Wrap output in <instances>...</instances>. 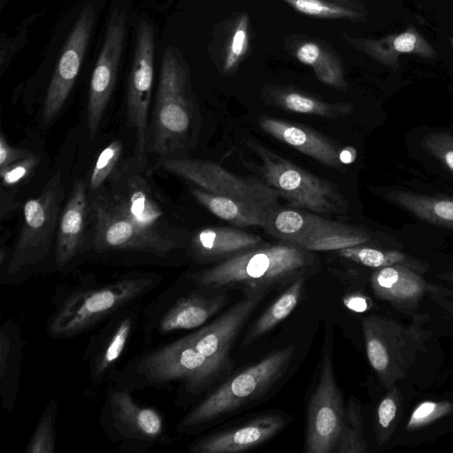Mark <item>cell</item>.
<instances>
[{"label":"cell","mask_w":453,"mask_h":453,"mask_svg":"<svg viewBox=\"0 0 453 453\" xmlns=\"http://www.w3.org/2000/svg\"><path fill=\"white\" fill-rule=\"evenodd\" d=\"M226 294L208 296L193 291L177 298L164 293L145 312L144 333L149 336H166L203 326L227 303Z\"/></svg>","instance_id":"cell-16"},{"label":"cell","mask_w":453,"mask_h":453,"mask_svg":"<svg viewBox=\"0 0 453 453\" xmlns=\"http://www.w3.org/2000/svg\"><path fill=\"white\" fill-rule=\"evenodd\" d=\"M123 151L122 142L116 140L109 143L98 155L89 178V189L98 190L112 173Z\"/></svg>","instance_id":"cell-38"},{"label":"cell","mask_w":453,"mask_h":453,"mask_svg":"<svg viewBox=\"0 0 453 453\" xmlns=\"http://www.w3.org/2000/svg\"><path fill=\"white\" fill-rule=\"evenodd\" d=\"M266 294L245 296L212 322L188 334L193 346L208 357L231 363L233 343Z\"/></svg>","instance_id":"cell-19"},{"label":"cell","mask_w":453,"mask_h":453,"mask_svg":"<svg viewBox=\"0 0 453 453\" xmlns=\"http://www.w3.org/2000/svg\"><path fill=\"white\" fill-rule=\"evenodd\" d=\"M304 280L305 276H300L291 282L248 329L242 345L251 344L289 316L302 297Z\"/></svg>","instance_id":"cell-31"},{"label":"cell","mask_w":453,"mask_h":453,"mask_svg":"<svg viewBox=\"0 0 453 453\" xmlns=\"http://www.w3.org/2000/svg\"><path fill=\"white\" fill-rule=\"evenodd\" d=\"M437 278L440 280L453 283V270L446 272V273H439L437 275Z\"/></svg>","instance_id":"cell-46"},{"label":"cell","mask_w":453,"mask_h":453,"mask_svg":"<svg viewBox=\"0 0 453 453\" xmlns=\"http://www.w3.org/2000/svg\"><path fill=\"white\" fill-rule=\"evenodd\" d=\"M162 167L197 188L212 194L232 197L259 208L276 209L280 193L252 177L238 176L221 165L191 158H168Z\"/></svg>","instance_id":"cell-12"},{"label":"cell","mask_w":453,"mask_h":453,"mask_svg":"<svg viewBox=\"0 0 453 453\" xmlns=\"http://www.w3.org/2000/svg\"><path fill=\"white\" fill-rule=\"evenodd\" d=\"M57 416L58 402L53 397L46 405L25 453H54L56 451Z\"/></svg>","instance_id":"cell-36"},{"label":"cell","mask_w":453,"mask_h":453,"mask_svg":"<svg viewBox=\"0 0 453 453\" xmlns=\"http://www.w3.org/2000/svg\"><path fill=\"white\" fill-rule=\"evenodd\" d=\"M40 162V158L33 155L4 168L0 169L2 184L12 188L25 180Z\"/></svg>","instance_id":"cell-41"},{"label":"cell","mask_w":453,"mask_h":453,"mask_svg":"<svg viewBox=\"0 0 453 453\" xmlns=\"http://www.w3.org/2000/svg\"><path fill=\"white\" fill-rule=\"evenodd\" d=\"M117 176L111 194H106L112 203L136 223L164 234H171L162 208L157 203L149 184L139 174Z\"/></svg>","instance_id":"cell-20"},{"label":"cell","mask_w":453,"mask_h":453,"mask_svg":"<svg viewBox=\"0 0 453 453\" xmlns=\"http://www.w3.org/2000/svg\"><path fill=\"white\" fill-rule=\"evenodd\" d=\"M315 262L311 251L280 241L236 254L189 278L203 290L240 288L249 296L306 276L314 271Z\"/></svg>","instance_id":"cell-1"},{"label":"cell","mask_w":453,"mask_h":453,"mask_svg":"<svg viewBox=\"0 0 453 453\" xmlns=\"http://www.w3.org/2000/svg\"><path fill=\"white\" fill-rule=\"evenodd\" d=\"M156 35L152 24L141 20L136 28L127 92V112L134 128V160L139 169L148 165V112L154 82Z\"/></svg>","instance_id":"cell-13"},{"label":"cell","mask_w":453,"mask_h":453,"mask_svg":"<svg viewBox=\"0 0 453 453\" xmlns=\"http://www.w3.org/2000/svg\"><path fill=\"white\" fill-rule=\"evenodd\" d=\"M249 39V16L244 13L239 18L226 47L224 72L231 73L238 66L248 51Z\"/></svg>","instance_id":"cell-37"},{"label":"cell","mask_w":453,"mask_h":453,"mask_svg":"<svg viewBox=\"0 0 453 453\" xmlns=\"http://www.w3.org/2000/svg\"><path fill=\"white\" fill-rule=\"evenodd\" d=\"M422 147L453 173V134L429 133L422 139Z\"/></svg>","instance_id":"cell-39"},{"label":"cell","mask_w":453,"mask_h":453,"mask_svg":"<svg viewBox=\"0 0 453 453\" xmlns=\"http://www.w3.org/2000/svg\"><path fill=\"white\" fill-rule=\"evenodd\" d=\"M260 235L239 228L212 226L203 228L191 238L190 250L193 257L201 263L225 260L236 254L259 247Z\"/></svg>","instance_id":"cell-25"},{"label":"cell","mask_w":453,"mask_h":453,"mask_svg":"<svg viewBox=\"0 0 453 453\" xmlns=\"http://www.w3.org/2000/svg\"><path fill=\"white\" fill-rule=\"evenodd\" d=\"M87 211V189L84 182L77 180L61 211L58 226L54 255L59 269L68 265L82 251Z\"/></svg>","instance_id":"cell-24"},{"label":"cell","mask_w":453,"mask_h":453,"mask_svg":"<svg viewBox=\"0 0 453 453\" xmlns=\"http://www.w3.org/2000/svg\"><path fill=\"white\" fill-rule=\"evenodd\" d=\"M231 368V363L208 357L191 343L188 334L151 349L132 359L122 371L114 372L116 385L130 390L163 388L180 383L190 395L209 388Z\"/></svg>","instance_id":"cell-2"},{"label":"cell","mask_w":453,"mask_h":453,"mask_svg":"<svg viewBox=\"0 0 453 453\" xmlns=\"http://www.w3.org/2000/svg\"><path fill=\"white\" fill-rule=\"evenodd\" d=\"M362 326L368 361L384 387L389 388L403 376L410 363L412 333L376 315L366 317Z\"/></svg>","instance_id":"cell-17"},{"label":"cell","mask_w":453,"mask_h":453,"mask_svg":"<svg viewBox=\"0 0 453 453\" xmlns=\"http://www.w3.org/2000/svg\"><path fill=\"white\" fill-rule=\"evenodd\" d=\"M23 339L18 324L6 319L0 329V396L3 407L12 411L23 357Z\"/></svg>","instance_id":"cell-27"},{"label":"cell","mask_w":453,"mask_h":453,"mask_svg":"<svg viewBox=\"0 0 453 453\" xmlns=\"http://www.w3.org/2000/svg\"><path fill=\"white\" fill-rule=\"evenodd\" d=\"M305 15L326 19H357L361 16L349 0H282Z\"/></svg>","instance_id":"cell-35"},{"label":"cell","mask_w":453,"mask_h":453,"mask_svg":"<svg viewBox=\"0 0 453 453\" xmlns=\"http://www.w3.org/2000/svg\"><path fill=\"white\" fill-rule=\"evenodd\" d=\"M385 196L419 219L453 229V199L403 190L388 191Z\"/></svg>","instance_id":"cell-29"},{"label":"cell","mask_w":453,"mask_h":453,"mask_svg":"<svg viewBox=\"0 0 453 453\" xmlns=\"http://www.w3.org/2000/svg\"><path fill=\"white\" fill-rule=\"evenodd\" d=\"M260 128L275 139L295 148L320 164L342 170V151L332 140L309 127L268 116L258 120Z\"/></svg>","instance_id":"cell-21"},{"label":"cell","mask_w":453,"mask_h":453,"mask_svg":"<svg viewBox=\"0 0 453 453\" xmlns=\"http://www.w3.org/2000/svg\"><path fill=\"white\" fill-rule=\"evenodd\" d=\"M346 305L357 312L365 311L368 307L366 300L362 296H351L345 301Z\"/></svg>","instance_id":"cell-45"},{"label":"cell","mask_w":453,"mask_h":453,"mask_svg":"<svg viewBox=\"0 0 453 453\" xmlns=\"http://www.w3.org/2000/svg\"><path fill=\"white\" fill-rule=\"evenodd\" d=\"M160 275L134 273L91 288L70 292L50 316L46 332L53 339L78 336L108 319L121 309L137 303L155 288Z\"/></svg>","instance_id":"cell-3"},{"label":"cell","mask_w":453,"mask_h":453,"mask_svg":"<svg viewBox=\"0 0 453 453\" xmlns=\"http://www.w3.org/2000/svg\"><path fill=\"white\" fill-rule=\"evenodd\" d=\"M103 426L114 441L142 451L168 441L165 418L157 409L137 403L126 387L111 388L103 407Z\"/></svg>","instance_id":"cell-10"},{"label":"cell","mask_w":453,"mask_h":453,"mask_svg":"<svg viewBox=\"0 0 453 453\" xmlns=\"http://www.w3.org/2000/svg\"><path fill=\"white\" fill-rule=\"evenodd\" d=\"M295 344L277 349L221 384L176 425V432L191 433L265 394L284 375Z\"/></svg>","instance_id":"cell-4"},{"label":"cell","mask_w":453,"mask_h":453,"mask_svg":"<svg viewBox=\"0 0 453 453\" xmlns=\"http://www.w3.org/2000/svg\"><path fill=\"white\" fill-rule=\"evenodd\" d=\"M37 17L36 15H33L28 17V21L22 23V28L17 33V35L13 38L6 37L5 41L1 39V53H0V71L1 73L4 72V70L9 65L12 57L18 52L19 49L22 47L21 42H26V40L23 38H27V29L29 25L34 21V19Z\"/></svg>","instance_id":"cell-43"},{"label":"cell","mask_w":453,"mask_h":453,"mask_svg":"<svg viewBox=\"0 0 453 453\" xmlns=\"http://www.w3.org/2000/svg\"><path fill=\"white\" fill-rule=\"evenodd\" d=\"M64 196L61 173L57 172L38 196L26 202L21 231L6 262L2 284L23 282L28 271L48 256L57 234Z\"/></svg>","instance_id":"cell-5"},{"label":"cell","mask_w":453,"mask_h":453,"mask_svg":"<svg viewBox=\"0 0 453 453\" xmlns=\"http://www.w3.org/2000/svg\"><path fill=\"white\" fill-rule=\"evenodd\" d=\"M191 194L213 215L239 226L264 227L271 211L232 197L210 193L200 188H192Z\"/></svg>","instance_id":"cell-28"},{"label":"cell","mask_w":453,"mask_h":453,"mask_svg":"<svg viewBox=\"0 0 453 453\" xmlns=\"http://www.w3.org/2000/svg\"><path fill=\"white\" fill-rule=\"evenodd\" d=\"M268 101L286 111L327 119H337L353 112L349 103H328L291 88L271 90Z\"/></svg>","instance_id":"cell-30"},{"label":"cell","mask_w":453,"mask_h":453,"mask_svg":"<svg viewBox=\"0 0 453 453\" xmlns=\"http://www.w3.org/2000/svg\"><path fill=\"white\" fill-rule=\"evenodd\" d=\"M329 340L323 351L318 384L307 410V453L333 452L345 418L346 406L334 376Z\"/></svg>","instance_id":"cell-14"},{"label":"cell","mask_w":453,"mask_h":453,"mask_svg":"<svg viewBox=\"0 0 453 453\" xmlns=\"http://www.w3.org/2000/svg\"><path fill=\"white\" fill-rule=\"evenodd\" d=\"M450 43H451V46L453 48V38H450Z\"/></svg>","instance_id":"cell-47"},{"label":"cell","mask_w":453,"mask_h":453,"mask_svg":"<svg viewBox=\"0 0 453 453\" xmlns=\"http://www.w3.org/2000/svg\"><path fill=\"white\" fill-rule=\"evenodd\" d=\"M337 252L346 259L372 268L402 264L421 272L419 266L416 265L406 254L398 250H379L357 245L338 250Z\"/></svg>","instance_id":"cell-34"},{"label":"cell","mask_w":453,"mask_h":453,"mask_svg":"<svg viewBox=\"0 0 453 453\" xmlns=\"http://www.w3.org/2000/svg\"><path fill=\"white\" fill-rule=\"evenodd\" d=\"M349 44L380 64L396 69L402 54H414L423 58L434 59L436 51L413 27L380 39H357L344 35Z\"/></svg>","instance_id":"cell-26"},{"label":"cell","mask_w":453,"mask_h":453,"mask_svg":"<svg viewBox=\"0 0 453 453\" xmlns=\"http://www.w3.org/2000/svg\"><path fill=\"white\" fill-rule=\"evenodd\" d=\"M129 22V6L112 2L104 42L94 66L88 89L87 121L93 139L114 90L124 55Z\"/></svg>","instance_id":"cell-11"},{"label":"cell","mask_w":453,"mask_h":453,"mask_svg":"<svg viewBox=\"0 0 453 453\" xmlns=\"http://www.w3.org/2000/svg\"><path fill=\"white\" fill-rule=\"evenodd\" d=\"M159 71L151 148L164 155L183 145L191 124L192 104L188 70L176 48L165 47Z\"/></svg>","instance_id":"cell-6"},{"label":"cell","mask_w":453,"mask_h":453,"mask_svg":"<svg viewBox=\"0 0 453 453\" xmlns=\"http://www.w3.org/2000/svg\"><path fill=\"white\" fill-rule=\"evenodd\" d=\"M397 403L393 392L387 395L380 403L376 414L377 438L380 444L385 442L389 435V429L395 419Z\"/></svg>","instance_id":"cell-42"},{"label":"cell","mask_w":453,"mask_h":453,"mask_svg":"<svg viewBox=\"0 0 453 453\" xmlns=\"http://www.w3.org/2000/svg\"><path fill=\"white\" fill-rule=\"evenodd\" d=\"M363 416L356 399L346 405L345 418L334 449L336 453H364L367 444L364 437Z\"/></svg>","instance_id":"cell-33"},{"label":"cell","mask_w":453,"mask_h":453,"mask_svg":"<svg viewBox=\"0 0 453 453\" xmlns=\"http://www.w3.org/2000/svg\"><path fill=\"white\" fill-rule=\"evenodd\" d=\"M35 155L24 148L12 147L3 132L0 134V169Z\"/></svg>","instance_id":"cell-44"},{"label":"cell","mask_w":453,"mask_h":453,"mask_svg":"<svg viewBox=\"0 0 453 453\" xmlns=\"http://www.w3.org/2000/svg\"><path fill=\"white\" fill-rule=\"evenodd\" d=\"M96 21V8L88 4L73 24L52 73L42 107L43 124H50L65 104L80 73Z\"/></svg>","instance_id":"cell-15"},{"label":"cell","mask_w":453,"mask_h":453,"mask_svg":"<svg viewBox=\"0 0 453 453\" xmlns=\"http://www.w3.org/2000/svg\"><path fill=\"white\" fill-rule=\"evenodd\" d=\"M136 303L117 311L90 338L84 357L93 385L98 386L111 378L114 368L125 354L139 320Z\"/></svg>","instance_id":"cell-18"},{"label":"cell","mask_w":453,"mask_h":453,"mask_svg":"<svg viewBox=\"0 0 453 453\" xmlns=\"http://www.w3.org/2000/svg\"><path fill=\"white\" fill-rule=\"evenodd\" d=\"M371 286L379 299L403 311L415 308L432 289L419 272L402 264L377 268L371 277Z\"/></svg>","instance_id":"cell-23"},{"label":"cell","mask_w":453,"mask_h":453,"mask_svg":"<svg viewBox=\"0 0 453 453\" xmlns=\"http://www.w3.org/2000/svg\"><path fill=\"white\" fill-rule=\"evenodd\" d=\"M264 228L273 236L307 251H329L370 241L363 228L296 209L270 211Z\"/></svg>","instance_id":"cell-8"},{"label":"cell","mask_w":453,"mask_h":453,"mask_svg":"<svg viewBox=\"0 0 453 453\" xmlns=\"http://www.w3.org/2000/svg\"><path fill=\"white\" fill-rule=\"evenodd\" d=\"M248 146L260 159L259 171L267 184L294 207L319 213H343L349 203L338 188L279 156L260 142Z\"/></svg>","instance_id":"cell-7"},{"label":"cell","mask_w":453,"mask_h":453,"mask_svg":"<svg viewBox=\"0 0 453 453\" xmlns=\"http://www.w3.org/2000/svg\"><path fill=\"white\" fill-rule=\"evenodd\" d=\"M95 218L93 249L98 253L131 251L166 257L180 248L173 235L145 227L124 214L106 194L92 203Z\"/></svg>","instance_id":"cell-9"},{"label":"cell","mask_w":453,"mask_h":453,"mask_svg":"<svg viewBox=\"0 0 453 453\" xmlns=\"http://www.w3.org/2000/svg\"><path fill=\"white\" fill-rule=\"evenodd\" d=\"M296 56L301 63L313 69L320 82L337 90L347 89L348 84L341 62L321 45L312 42L303 43L297 48Z\"/></svg>","instance_id":"cell-32"},{"label":"cell","mask_w":453,"mask_h":453,"mask_svg":"<svg viewBox=\"0 0 453 453\" xmlns=\"http://www.w3.org/2000/svg\"><path fill=\"white\" fill-rule=\"evenodd\" d=\"M278 414L256 418L242 426L197 440L190 445L192 453H234L255 448L266 441L285 426Z\"/></svg>","instance_id":"cell-22"},{"label":"cell","mask_w":453,"mask_h":453,"mask_svg":"<svg viewBox=\"0 0 453 453\" xmlns=\"http://www.w3.org/2000/svg\"><path fill=\"white\" fill-rule=\"evenodd\" d=\"M453 405L449 402L426 401L418 404L407 423L408 429L426 426L450 412Z\"/></svg>","instance_id":"cell-40"}]
</instances>
